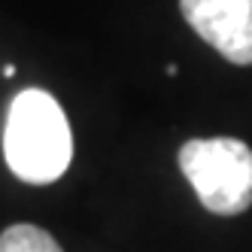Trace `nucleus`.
I'll use <instances>...</instances> for the list:
<instances>
[{
	"instance_id": "f03ea898",
	"label": "nucleus",
	"mask_w": 252,
	"mask_h": 252,
	"mask_svg": "<svg viewBox=\"0 0 252 252\" xmlns=\"http://www.w3.org/2000/svg\"><path fill=\"white\" fill-rule=\"evenodd\" d=\"M179 170L216 216H240L252 207V149L234 137L189 140Z\"/></svg>"
},
{
	"instance_id": "39448f33",
	"label": "nucleus",
	"mask_w": 252,
	"mask_h": 252,
	"mask_svg": "<svg viewBox=\"0 0 252 252\" xmlns=\"http://www.w3.org/2000/svg\"><path fill=\"white\" fill-rule=\"evenodd\" d=\"M3 76H6V79L15 76V64H6V67H3Z\"/></svg>"
},
{
	"instance_id": "f257e3e1",
	"label": "nucleus",
	"mask_w": 252,
	"mask_h": 252,
	"mask_svg": "<svg viewBox=\"0 0 252 252\" xmlns=\"http://www.w3.org/2000/svg\"><path fill=\"white\" fill-rule=\"evenodd\" d=\"M3 155L9 170L33 186L55 183L67 170L73 158V137L61 103L52 94L40 88L15 94L3 128Z\"/></svg>"
},
{
	"instance_id": "20e7f679",
	"label": "nucleus",
	"mask_w": 252,
	"mask_h": 252,
	"mask_svg": "<svg viewBox=\"0 0 252 252\" xmlns=\"http://www.w3.org/2000/svg\"><path fill=\"white\" fill-rule=\"evenodd\" d=\"M0 252H61V246L49 231L22 222L0 234Z\"/></svg>"
},
{
	"instance_id": "7ed1b4c3",
	"label": "nucleus",
	"mask_w": 252,
	"mask_h": 252,
	"mask_svg": "<svg viewBox=\"0 0 252 252\" xmlns=\"http://www.w3.org/2000/svg\"><path fill=\"white\" fill-rule=\"evenodd\" d=\"M183 19L231 64H252V0H179Z\"/></svg>"
}]
</instances>
